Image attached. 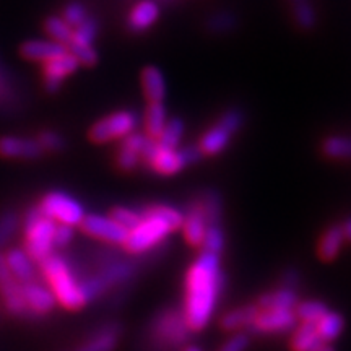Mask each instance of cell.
<instances>
[{"instance_id":"1","label":"cell","mask_w":351,"mask_h":351,"mask_svg":"<svg viewBox=\"0 0 351 351\" xmlns=\"http://www.w3.org/2000/svg\"><path fill=\"white\" fill-rule=\"evenodd\" d=\"M225 287L219 257L200 252L186 275V296L182 314L191 332L204 330L217 311Z\"/></svg>"},{"instance_id":"2","label":"cell","mask_w":351,"mask_h":351,"mask_svg":"<svg viewBox=\"0 0 351 351\" xmlns=\"http://www.w3.org/2000/svg\"><path fill=\"white\" fill-rule=\"evenodd\" d=\"M39 270L60 306L65 309L77 311L86 304L80 287V276H77L75 269L64 256L52 254L39 263Z\"/></svg>"},{"instance_id":"3","label":"cell","mask_w":351,"mask_h":351,"mask_svg":"<svg viewBox=\"0 0 351 351\" xmlns=\"http://www.w3.org/2000/svg\"><path fill=\"white\" fill-rule=\"evenodd\" d=\"M21 228L25 232V252L33 258L34 263H41L54 254L56 223L44 217L38 205H33L26 210L21 218Z\"/></svg>"},{"instance_id":"4","label":"cell","mask_w":351,"mask_h":351,"mask_svg":"<svg viewBox=\"0 0 351 351\" xmlns=\"http://www.w3.org/2000/svg\"><path fill=\"white\" fill-rule=\"evenodd\" d=\"M189 333H191V328L184 319L182 311L174 309V307L160 311L153 317L148 328L150 341L160 351H176L186 346Z\"/></svg>"},{"instance_id":"5","label":"cell","mask_w":351,"mask_h":351,"mask_svg":"<svg viewBox=\"0 0 351 351\" xmlns=\"http://www.w3.org/2000/svg\"><path fill=\"white\" fill-rule=\"evenodd\" d=\"M39 210L44 217H47L56 225L80 226L82 219L85 218V208L77 199L64 191H51L39 200Z\"/></svg>"},{"instance_id":"6","label":"cell","mask_w":351,"mask_h":351,"mask_svg":"<svg viewBox=\"0 0 351 351\" xmlns=\"http://www.w3.org/2000/svg\"><path fill=\"white\" fill-rule=\"evenodd\" d=\"M169 232V226L161 221V219L153 217H142V221L134 230L129 231L124 247L132 256L150 254L165 243Z\"/></svg>"},{"instance_id":"7","label":"cell","mask_w":351,"mask_h":351,"mask_svg":"<svg viewBox=\"0 0 351 351\" xmlns=\"http://www.w3.org/2000/svg\"><path fill=\"white\" fill-rule=\"evenodd\" d=\"M138 122L140 117L135 111L112 112L91 125L88 138L93 143H108L112 140L124 138L132 132H135Z\"/></svg>"},{"instance_id":"8","label":"cell","mask_w":351,"mask_h":351,"mask_svg":"<svg viewBox=\"0 0 351 351\" xmlns=\"http://www.w3.org/2000/svg\"><path fill=\"white\" fill-rule=\"evenodd\" d=\"M80 228L91 238H96L112 245H124L129 236V231L116 223L111 217L104 215H85L82 219Z\"/></svg>"},{"instance_id":"9","label":"cell","mask_w":351,"mask_h":351,"mask_svg":"<svg viewBox=\"0 0 351 351\" xmlns=\"http://www.w3.org/2000/svg\"><path fill=\"white\" fill-rule=\"evenodd\" d=\"M0 296L8 314L15 317H29L23 295H21V283L16 282L15 276L8 270L2 252H0Z\"/></svg>"},{"instance_id":"10","label":"cell","mask_w":351,"mask_h":351,"mask_svg":"<svg viewBox=\"0 0 351 351\" xmlns=\"http://www.w3.org/2000/svg\"><path fill=\"white\" fill-rule=\"evenodd\" d=\"M298 327V317L295 311H261L251 332L258 335H276L287 333Z\"/></svg>"},{"instance_id":"11","label":"cell","mask_w":351,"mask_h":351,"mask_svg":"<svg viewBox=\"0 0 351 351\" xmlns=\"http://www.w3.org/2000/svg\"><path fill=\"white\" fill-rule=\"evenodd\" d=\"M21 295H23L26 309H28L29 315H33V317L47 315L52 313V309L57 304L49 287L46 283L38 282V280L21 285Z\"/></svg>"},{"instance_id":"12","label":"cell","mask_w":351,"mask_h":351,"mask_svg":"<svg viewBox=\"0 0 351 351\" xmlns=\"http://www.w3.org/2000/svg\"><path fill=\"white\" fill-rule=\"evenodd\" d=\"M77 59L69 52L43 64V85L47 93H57L69 75L78 69Z\"/></svg>"},{"instance_id":"13","label":"cell","mask_w":351,"mask_h":351,"mask_svg":"<svg viewBox=\"0 0 351 351\" xmlns=\"http://www.w3.org/2000/svg\"><path fill=\"white\" fill-rule=\"evenodd\" d=\"M44 152L36 138L21 137V135H2L0 137V158L5 160H39Z\"/></svg>"},{"instance_id":"14","label":"cell","mask_w":351,"mask_h":351,"mask_svg":"<svg viewBox=\"0 0 351 351\" xmlns=\"http://www.w3.org/2000/svg\"><path fill=\"white\" fill-rule=\"evenodd\" d=\"M135 271H137V265L134 262L111 258V261L101 263L99 269L93 275L103 293H106L108 289L129 282L132 276L135 275Z\"/></svg>"},{"instance_id":"15","label":"cell","mask_w":351,"mask_h":351,"mask_svg":"<svg viewBox=\"0 0 351 351\" xmlns=\"http://www.w3.org/2000/svg\"><path fill=\"white\" fill-rule=\"evenodd\" d=\"M182 231L184 238L191 245L194 247H200L202 241H204L205 231H207V219H205L204 210H202L199 200L194 197L189 204L186 205V210L182 212Z\"/></svg>"},{"instance_id":"16","label":"cell","mask_w":351,"mask_h":351,"mask_svg":"<svg viewBox=\"0 0 351 351\" xmlns=\"http://www.w3.org/2000/svg\"><path fill=\"white\" fill-rule=\"evenodd\" d=\"M121 327L117 324H106L96 330L86 340H83L75 351H114L119 345Z\"/></svg>"},{"instance_id":"17","label":"cell","mask_w":351,"mask_h":351,"mask_svg":"<svg viewBox=\"0 0 351 351\" xmlns=\"http://www.w3.org/2000/svg\"><path fill=\"white\" fill-rule=\"evenodd\" d=\"M67 51V46L56 41H46V39H29L25 41L20 47V54L25 59L33 60V62H47V60L56 59V57L64 56Z\"/></svg>"},{"instance_id":"18","label":"cell","mask_w":351,"mask_h":351,"mask_svg":"<svg viewBox=\"0 0 351 351\" xmlns=\"http://www.w3.org/2000/svg\"><path fill=\"white\" fill-rule=\"evenodd\" d=\"M158 19H160V7L155 0H140L127 16V29L134 34L143 33L152 28Z\"/></svg>"},{"instance_id":"19","label":"cell","mask_w":351,"mask_h":351,"mask_svg":"<svg viewBox=\"0 0 351 351\" xmlns=\"http://www.w3.org/2000/svg\"><path fill=\"white\" fill-rule=\"evenodd\" d=\"M8 270L19 283H29L36 280V263L25 252L23 247H10L3 254Z\"/></svg>"},{"instance_id":"20","label":"cell","mask_w":351,"mask_h":351,"mask_svg":"<svg viewBox=\"0 0 351 351\" xmlns=\"http://www.w3.org/2000/svg\"><path fill=\"white\" fill-rule=\"evenodd\" d=\"M298 302H300V296L296 289L282 287L262 295L256 306L261 311H295Z\"/></svg>"},{"instance_id":"21","label":"cell","mask_w":351,"mask_h":351,"mask_svg":"<svg viewBox=\"0 0 351 351\" xmlns=\"http://www.w3.org/2000/svg\"><path fill=\"white\" fill-rule=\"evenodd\" d=\"M258 313H261V309H258L256 304L239 306L236 307V309L228 311L219 322H221V327L228 332L239 333L241 330H244V328H249V330H251Z\"/></svg>"},{"instance_id":"22","label":"cell","mask_w":351,"mask_h":351,"mask_svg":"<svg viewBox=\"0 0 351 351\" xmlns=\"http://www.w3.org/2000/svg\"><path fill=\"white\" fill-rule=\"evenodd\" d=\"M232 134L226 129L221 122H217V124L210 127V129L202 135L199 148L204 156H215L218 153H221L225 148L230 145Z\"/></svg>"},{"instance_id":"23","label":"cell","mask_w":351,"mask_h":351,"mask_svg":"<svg viewBox=\"0 0 351 351\" xmlns=\"http://www.w3.org/2000/svg\"><path fill=\"white\" fill-rule=\"evenodd\" d=\"M142 88L148 103H163L166 96V82L161 70L155 65H147L142 70Z\"/></svg>"},{"instance_id":"24","label":"cell","mask_w":351,"mask_h":351,"mask_svg":"<svg viewBox=\"0 0 351 351\" xmlns=\"http://www.w3.org/2000/svg\"><path fill=\"white\" fill-rule=\"evenodd\" d=\"M153 173L161 174V176H171L179 173L182 168H186L181 155L178 150H161L158 147L155 155L150 158V161L147 163Z\"/></svg>"},{"instance_id":"25","label":"cell","mask_w":351,"mask_h":351,"mask_svg":"<svg viewBox=\"0 0 351 351\" xmlns=\"http://www.w3.org/2000/svg\"><path fill=\"white\" fill-rule=\"evenodd\" d=\"M140 213H142V217H153V218L161 219V221L169 226L171 231L181 230L182 226V219H184L182 212L173 207V205L152 204L140 210Z\"/></svg>"},{"instance_id":"26","label":"cell","mask_w":351,"mask_h":351,"mask_svg":"<svg viewBox=\"0 0 351 351\" xmlns=\"http://www.w3.org/2000/svg\"><path fill=\"white\" fill-rule=\"evenodd\" d=\"M202 210H204L205 219L208 225H221L223 215V200L218 191L215 189H205L197 195Z\"/></svg>"},{"instance_id":"27","label":"cell","mask_w":351,"mask_h":351,"mask_svg":"<svg viewBox=\"0 0 351 351\" xmlns=\"http://www.w3.org/2000/svg\"><path fill=\"white\" fill-rule=\"evenodd\" d=\"M168 122V112L163 103H150L145 111V135L156 140Z\"/></svg>"},{"instance_id":"28","label":"cell","mask_w":351,"mask_h":351,"mask_svg":"<svg viewBox=\"0 0 351 351\" xmlns=\"http://www.w3.org/2000/svg\"><path fill=\"white\" fill-rule=\"evenodd\" d=\"M324 345L320 340L315 326L313 324H301L295 328L291 339V348L293 351H315Z\"/></svg>"},{"instance_id":"29","label":"cell","mask_w":351,"mask_h":351,"mask_svg":"<svg viewBox=\"0 0 351 351\" xmlns=\"http://www.w3.org/2000/svg\"><path fill=\"white\" fill-rule=\"evenodd\" d=\"M343 232H341L340 226H330L328 230L324 232L322 238L319 241V257L322 261H333L337 256H339L341 244H343Z\"/></svg>"},{"instance_id":"30","label":"cell","mask_w":351,"mask_h":351,"mask_svg":"<svg viewBox=\"0 0 351 351\" xmlns=\"http://www.w3.org/2000/svg\"><path fill=\"white\" fill-rule=\"evenodd\" d=\"M343 317L339 313H328L324 315L322 319L315 324V330H317L320 340L324 341V345H328L330 341L337 340L340 337V333L343 332Z\"/></svg>"},{"instance_id":"31","label":"cell","mask_w":351,"mask_h":351,"mask_svg":"<svg viewBox=\"0 0 351 351\" xmlns=\"http://www.w3.org/2000/svg\"><path fill=\"white\" fill-rule=\"evenodd\" d=\"M99 32L98 20L93 16H88L80 26H77L72 33V39L67 44V47H90L93 46L96 36Z\"/></svg>"},{"instance_id":"32","label":"cell","mask_w":351,"mask_h":351,"mask_svg":"<svg viewBox=\"0 0 351 351\" xmlns=\"http://www.w3.org/2000/svg\"><path fill=\"white\" fill-rule=\"evenodd\" d=\"M184 135V122L179 117H173L166 122L163 132L156 138L158 147L161 150H178L179 142Z\"/></svg>"},{"instance_id":"33","label":"cell","mask_w":351,"mask_h":351,"mask_svg":"<svg viewBox=\"0 0 351 351\" xmlns=\"http://www.w3.org/2000/svg\"><path fill=\"white\" fill-rule=\"evenodd\" d=\"M288 2L296 25L302 29H313L317 21V13H315L313 2L311 0H288Z\"/></svg>"},{"instance_id":"34","label":"cell","mask_w":351,"mask_h":351,"mask_svg":"<svg viewBox=\"0 0 351 351\" xmlns=\"http://www.w3.org/2000/svg\"><path fill=\"white\" fill-rule=\"evenodd\" d=\"M327 313V306L320 301H302L298 302V306L295 307L298 322L313 324V326H315Z\"/></svg>"},{"instance_id":"35","label":"cell","mask_w":351,"mask_h":351,"mask_svg":"<svg viewBox=\"0 0 351 351\" xmlns=\"http://www.w3.org/2000/svg\"><path fill=\"white\" fill-rule=\"evenodd\" d=\"M322 152L332 160H351V138L343 135H333L324 140Z\"/></svg>"},{"instance_id":"36","label":"cell","mask_w":351,"mask_h":351,"mask_svg":"<svg viewBox=\"0 0 351 351\" xmlns=\"http://www.w3.org/2000/svg\"><path fill=\"white\" fill-rule=\"evenodd\" d=\"M20 104V96L13 85L12 77L0 67V111H13Z\"/></svg>"},{"instance_id":"37","label":"cell","mask_w":351,"mask_h":351,"mask_svg":"<svg viewBox=\"0 0 351 351\" xmlns=\"http://www.w3.org/2000/svg\"><path fill=\"white\" fill-rule=\"evenodd\" d=\"M44 32L47 33V36H49L52 41L67 46V44L70 43V39H72L73 29L70 28L67 23H65V21L62 20V16L51 15V16H47L46 21H44Z\"/></svg>"},{"instance_id":"38","label":"cell","mask_w":351,"mask_h":351,"mask_svg":"<svg viewBox=\"0 0 351 351\" xmlns=\"http://www.w3.org/2000/svg\"><path fill=\"white\" fill-rule=\"evenodd\" d=\"M21 226V217L13 210H5L0 213V251L5 245L10 244V241L15 236V232Z\"/></svg>"},{"instance_id":"39","label":"cell","mask_w":351,"mask_h":351,"mask_svg":"<svg viewBox=\"0 0 351 351\" xmlns=\"http://www.w3.org/2000/svg\"><path fill=\"white\" fill-rule=\"evenodd\" d=\"M202 252L213 254V256H221L225 249V232L221 225H208L205 231L204 241H202Z\"/></svg>"},{"instance_id":"40","label":"cell","mask_w":351,"mask_h":351,"mask_svg":"<svg viewBox=\"0 0 351 351\" xmlns=\"http://www.w3.org/2000/svg\"><path fill=\"white\" fill-rule=\"evenodd\" d=\"M36 142L39 143V147H41V150L44 153H59L62 152L65 145H67L62 134H59L57 130H51V129L39 132Z\"/></svg>"},{"instance_id":"41","label":"cell","mask_w":351,"mask_h":351,"mask_svg":"<svg viewBox=\"0 0 351 351\" xmlns=\"http://www.w3.org/2000/svg\"><path fill=\"white\" fill-rule=\"evenodd\" d=\"M109 217H111L116 223H119L122 228H125L127 231L134 230V228L142 221V213H140V210L127 207H114Z\"/></svg>"},{"instance_id":"42","label":"cell","mask_w":351,"mask_h":351,"mask_svg":"<svg viewBox=\"0 0 351 351\" xmlns=\"http://www.w3.org/2000/svg\"><path fill=\"white\" fill-rule=\"evenodd\" d=\"M140 163H142L140 153L137 150H132V148L125 147V145L121 143L119 150H117V155H116L117 169L124 171V173H130V171L137 169Z\"/></svg>"},{"instance_id":"43","label":"cell","mask_w":351,"mask_h":351,"mask_svg":"<svg viewBox=\"0 0 351 351\" xmlns=\"http://www.w3.org/2000/svg\"><path fill=\"white\" fill-rule=\"evenodd\" d=\"M88 16H90V15H88L86 7L83 5L82 2H77V0H73V2H69L62 10V20L72 29H75L77 26H80L83 21L88 19Z\"/></svg>"},{"instance_id":"44","label":"cell","mask_w":351,"mask_h":351,"mask_svg":"<svg viewBox=\"0 0 351 351\" xmlns=\"http://www.w3.org/2000/svg\"><path fill=\"white\" fill-rule=\"evenodd\" d=\"M236 26V19L232 13L228 12H221V13H215L207 21V28L208 32H212L215 34H221L226 32H231L232 28Z\"/></svg>"},{"instance_id":"45","label":"cell","mask_w":351,"mask_h":351,"mask_svg":"<svg viewBox=\"0 0 351 351\" xmlns=\"http://www.w3.org/2000/svg\"><path fill=\"white\" fill-rule=\"evenodd\" d=\"M218 122H221V124L225 125L232 135H234L244 124V114L238 108H231L221 114V117H219Z\"/></svg>"},{"instance_id":"46","label":"cell","mask_w":351,"mask_h":351,"mask_svg":"<svg viewBox=\"0 0 351 351\" xmlns=\"http://www.w3.org/2000/svg\"><path fill=\"white\" fill-rule=\"evenodd\" d=\"M73 236H75V231H73L72 226L56 225L54 238H52V244H54V249H65V247H67V245L73 241Z\"/></svg>"},{"instance_id":"47","label":"cell","mask_w":351,"mask_h":351,"mask_svg":"<svg viewBox=\"0 0 351 351\" xmlns=\"http://www.w3.org/2000/svg\"><path fill=\"white\" fill-rule=\"evenodd\" d=\"M249 348V337L245 333H234L221 346V351H245Z\"/></svg>"},{"instance_id":"48","label":"cell","mask_w":351,"mask_h":351,"mask_svg":"<svg viewBox=\"0 0 351 351\" xmlns=\"http://www.w3.org/2000/svg\"><path fill=\"white\" fill-rule=\"evenodd\" d=\"M178 152H179V155H181L184 165H186V166L197 163V161H199L200 158L204 156V155H202L199 145H186L182 150H178Z\"/></svg>"},{"instance_id":"49","label":"cell","mask_w":351,"mask_h":351,"mask_svg":"<svg viewBox=\"0 0 351 351\" xmlns=\"http://www.w3.org/2000/svg\"><path fill=\"white\" fill-rule=\"evenodd\" d=\"M298 285H300V274H298L296 270L285 271V275H283V278H282V287L283 288L296 289Z\"/></svg>"},{"instance_id":"50","label":"cell","mask_w":351,"mask_h":351,"mask_svg":"<svg viewBox=\"0 0 351 351\" xmlns=\"http://www.w3.org/2000/svg\"><path fill=\"white\" fill-rule=\"evenodd\" d=\"M341 228V232H343V238L346 241H351V218L346 219V221L343 223V226Z\"/></svg>"},{"instance_id":"51","label":"cell","mask_w":351,"mask_h":351,"mask_svg":"<svg viewBox=\"0 0 351 351\" xmlns=\"http://www.w3.org/2000/svg\"><path fill=\"white\" fill-rule=\"evenodd\" d=\"M182 351H202V348H199V346L195 345H189V346H184Z\"/></svg>"},{"instance_id":"52","label":"cell","mask_w":351,"mask_h":351,"mask_svg":"<svg viewBox=\"0 0 351 351\" xmlns=\"http://www.w3.org/2000/svg\"><path fill=\"white\" fill-rule=\"evenodd\" d=\"M315 351H335V350H333V346H330V345H322L320 348H317Z\"/></svg>"}]
</instances>
